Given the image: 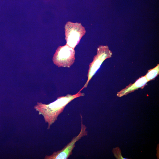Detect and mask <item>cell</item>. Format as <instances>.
I'll return each mask as SVG.
<instances>
[{"instance_id": "6da1fadb", "label": "cell", "mask_w": 159, "mask_h": 159, "mask_svg": "<svg viewBox=\"0 0 159 159\" xmlns=\"http://www.w3.org/2000/svg\"><path fill=\"white\" fill-rule=\"evenodd\" d=\"M84 95V93H81L80 90L75 94H68L65 96L59 97L56 100L48 104L37 102L34 108L39 112V115L43 116L45 122L48 123L47 129H49L69 103L77 98Z\"/></svg>"}, {"instance_id": "7a4b0ae2", "label": "cell", "mask_w": 159, "mask_h": 159, "mask_svg": "<svg viewBox=\"0 0 159 159\" xmlns=\"http://www.w3.org/2000/svg\"><path fill=\"white\" fill-rule=\"evenodd\" d=\"M81 118V129L77 135L74 137L70 142L68 143L62 149L54 152L50 155H46L45 159H67L72 154V150L75 147L76 142L82 137L87 136L88 132L86 126L83 123L82 117L80 114Z\"/></svg>"}, {"instance_id": "3957f363", "label": "cell", "mask_w": 159, "mask_h": 159, "mask_svg": "<svg viewBox=\"0 0 159 159\" xmlns=\"http://www.w3.org/2000/svg\"><path fill=\"white\" fill-rule=\"evenodd\" d=\"M112 52L109 50L107 46L100 45L97 48V54L89 65L87 74V80L83 87L80 90L87 87L89 82L100 68L103 62L107 58L111 57Z\"/></svg>"}, {"instance_id": "277c9868", "label": "cell", "mask_w": 159, "mask_h": 159, "mask_svg": "<svg viewBox=\"0 0 159 159\" xmlns=\"http://www.w3.org/2000/svg\"><path fill=\"white\" fill-rule=\"evenodd\" d=\"M74 49L66 44L57 48L53 57L54 64L58 67L69 68L74 63L75 59Z\"/></svg>"}, {"instance_id": "5b68a950", "label": "cell", "mask_w": 159, "mask_h": 159, "mask_svg": "<svg viewBox=\"0 0 159 159\" xmlns=\"http://www.w3.org/2000/svg\"><path fill=\"white\" fill-rule=\"evenodd\" d=\"M65 32L66 44L74 49L85 34L86 30L80 23L68 21L65 25Z\"/></svg>"}, {"instance_id": "8992f818", "label": "cell", "mask_w": 159, "mask_h": 159, "mask_svg": "<svg viewBox=\"0 0 159 159\" xmlns=\"http://www.w3.org/2000/svg\"><path fill=\"white\" fill-rule=\"evenodd\" d=\"M148 82L145 76L140 77L133 84H130L125 88L117 93V95L121 97L133 92L139 88L143 89Z\"/></svg>"}, {"instance_id": "52a82bcc", "label": "cell", "mask_w": 159, "mask_h": 159, "mask_svg": "<svg viewBox=\"0 0 159 159\" xmlns=\"http://www.w3.org/2000/svg\"><path fill=\"white\" fill-rule=\"evenodd\" d=\"M159 74V64L153 69L148 70L145 75L147 81L149 82L154 80Z\"/></svg>"}]
</instances>
